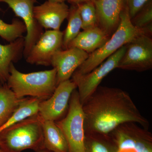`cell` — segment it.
I'll use <instances>...</instances> for the list:
<instances>
[{
  "label": "cell",
  "mask_w": 152,
  "mask_h": 152,
  "mask_svg": "<svg viewBox=\"0 0 152 152\" xmlns=\"http://www.w3.org/2000/svg\"><path fill=\"white\" fill-rule=\"evenodd\" d=\"M126 45L119 49L92 71L81 75H72V80L78 88L79 98L82 105L94 92L104 78L118 68L119 61L124 53Z\"/></svg>",
  "instance_id": "8992f818"
},
{
  "label": "cell",
  "mask_w": 152,
  "mask_h": 152,
  "mask_svg": "<svg viewBox=\"0 0 152 152\" xmlns=\"http://www.w3.org/2000/svg\"><path fill=\"white\" fill-rule=\"evenodd\" d=\"M39 114L32 116L0 132L1 152L36 151L43 148L42 121Z\"/></svg>",
  "instance_id": "7a4b0ae2"
},
{
  "label": "cell",
  "mask_w": 152,
  "mask_h": 152,
  "mask_svg": "<svg viewBox=\"0 0 152 152\" xmlns=\"http://www.w3.org/2000/svg\"><path fill=\"white\" fill-rule=\"evenodd\" d=\"M37 0H0L9 6L17 17L21 19L26 27V35L24 37L23 56L26 59L30 50L44 32L43 28L34 17V4Z\"/></svg>",
  "instance_id": "9c48e42d"
},
{
  "label": "cell",
  "mask_w": 152,
  "mask_h": 152,
  "mask_svg": "<svg viewBox=\"0 0 152 152\" xmlns=\"http://www.w3.org/2000/svg\"><path fill=\"white\" fill-rule=\"evenodd\" d=\"M24 46V37L19 38L8 45L0 44V83H7L11 64L22 58Z\"/></svg>",
  "instance_id": "5bb4252c"
},
{
  "label": "cell",
  "mask_w": 152,
  "mask_h": 152,
  "mask_svg": "<svg viewBox=\"0 0 152 152\" xmlns=\"http://www.w3.org/2000/svg\"><path fill=\"white\" fill-rule=\"evenodd\" d=\"M41 101L35 98H23L8 121L0 128V132L28 117L38 114L39 104Z\"/></svg>",
  "instance_id": "ac0fdd59"
},
{
  "label": "cell",
  "mask_w": 152,
  "mask_h": 152,
  "mask_svg": "<svg viewBox=\"0 0 152 152\" xmlns=\"http://www.w3.org/2000/svg\"><path fill=\"white\" fill-rule=\"evenodd\" d=\"M68 2L74 5H78L83 3L87 2L93 1L94 0H67Z\"/></svg>",
  "instance_id": "d4e9b609"
},
{
  "label": "cell",
  "mask_w": 152,
  "mask_h": 152,
  "mask_svg": "<svg viewBox=\"0 0 152 152\" xmlns=\"http://www.w3.org/2000/svg\"><path fill=\"white\" fill-rule=\"evenodd\" d=\"M77 6L81 20L82 29H88L98 26L97 17L94 1Z\"/></svg>",
  "instance_id": "7402d4cb"
},
{
  "label": "cell",
  "mask_w": 152,
  "mask_h": 152,
  "mask_svg": "<svg viewBox=\"0 0 152 152\" xmlns=\"http://www.w3.org/2000/svg\"><path fill=\"white\" fill-rule=\"evenodd\" d=\"M120 18L118 27L108 40L102 46L90 54L88 58L77 69L73 75H81L88 73L121 47L137 37L142 34L149 36L144 30L133 26L131 23L128 9L124 6Z\"/></svg>",
  "instance_id": "277c9868"
},
{
  "label": "cell",
  "mask_w": 152,
  "mask_h": 152,
  "mask_svg": "<svg viewBox=\"0 0 152 152\" xmlns=\"http://www.w3.org/2000/svg\"><path fill=\"white\" fill-rule=\"evenodd\" d=\"M109 137V134H86L85 152H118L115 142L112 144Z\"/></svg>",
  "instance_id": "d6986e66"
},
{
  "label": "cell",
  "mask_w": 152,
  "mask_h": 152,
  "mask_svg": "<svg viewBox=\"0 0 152 152\" xmlns=\"http://www.w3.org/2000/svg\"><path fill=\"white\" fill-rule=\"evenodd\" d=\"M6 83L19 99L32 97L44 101L52 96L58 86L56 69L23 73L12 64Z\"/></svg>",
  "instance_id": "3957f363"
},
{
  "label": "cell",
  "mask_w": 152,
  "mask_h": 152,
  "mask_svg": "<svg viewBox=\"0 0 152 152\" xmlns=\"http://www.w3.org/2000/svg\"><path fill=\"white\" fill-rule=\"evenodd\" d=\"M76 89V84L72 80L59 84L52 96L39 104L38 114L42 118L54 122L63 118L67 113L71 96Z\"/></svg>",
  "instance_id": "ba28073f"
},
{
  "label": "cell",
  "mask_w": 152,
  "mask_h": 152,
  "mask_svg": "<svg viewBox=\"0 0 152 152\" xmlns=\"http://www.w3.org/2000/svg\"><path fill=\"white\" fill-rule=\"evenodd\" d=\"M48 1L52 2L55 3H61L64 2L65 1H67V0H48Z\"/></svg>",
  "instance_id": "484cf974"
},
{
  "label": "cell",
  "mask_w": 152,
  "mask_h": 152,
  "mask_svg": "<svg viewBox=\"0 0 152 152\" xmlns=\"http://www.w3.org/2000/svg\"><path fill=\"white\" fill-rule=\"evenodd\" d=\"M26 31V25L22 20L14 18L12 23L8 24L0 19V37L9 43L24 37L23 34Z\"/></svg>",
  "instance_id": "44dd1931"
},
{
  "label": "cell",
  "mask_w": 152,
  "mask_h": 152,
  "mask_svg": "<svg viewBox=\"0 0 152 152\" xmlns=\"http://www.w3.org/2000/svg\"><path fill=\"white\" fill-rule=\"evenodd\" d=\"M98 26L111 37L120 24L123 0H94Z\"/></svg>",
  "instance_id": "4fadbf2b"
},
{
  "label": "cell",
  "mask_w": 152,
  "mask_h": 152,
  "mask_svg": "<svg viewBox=\"0 0 152 152\" xmlns=\"http://www.w3.org/2000/svg\"><path fill=\"white\" fill-rule=\"evenodd\" d=\"M68 24L63 32L62 50L68 48V45L80 33L82 29V21L77 6L72 5L69 8L67 17Z\"/></svg>",
  "instance_id": "ffe728a7"
},
{
  "label": "cell",
  "mask_w": 152,
  "mask_h": 152,
  "mask_svg": "<svg viewBox=\"0 0 152 152\" xmlns=\"http://www.w3.org/2000/svg\"><path fill=\"white\" fill-rule=\"evenodd\" d=\"M110 37L100 28L95 27L80 32L69 44L67 49L77 48L90 54L102 46Z\"/></svg>",
  "instance_id": "9a60e30c"
},
{
  "label": "cell",
  "mask_w": 152,
  "mask_h": 152,
  "mask_svg": "<svg viewBox=\"0 0 152 152\" xmlns=\"http://www.w3.org/2000/svg\"><path fill=\"white\" fill-rule=\"evenodd\" d=\"M43 148L50 152H69L64 134L53 121H43Z\"/></svg>",
  "instance_id": "2e32d148"
},
{
  "label": "cell",
  "mask_w": 152,
  "mask_h": 152,
  "mask_svg": "<svg viewBox=\"0 0 152 152\" xmlns=\"http://www.w3.org/2000/svg\"><path fill=\"white\" fill-rule=\"evenodd\" d=\"M126 45V50L118 65V69L143 72L152 68V37L142 34Z\"/></svg>",
  "instance_id": "52a82bcc"
},
{
  "label": "cell",
  "mask_w": 152,
  "mask_h": 152,
  "mask_svg": "<svg viewBox=\"0 0 152 152\" xmlns=\"http://www.w3.org/2000/svg\"><path fill=\"white\" fill-rule=\"evenodd\" d=\"M134 26L144 30L148 35L152 34V6L151 3L145 5L143 8L131 19Z\"/></svg>",
  "instance_id": "603a6c76"
},
{
  "label": "cell",
  "mask_w": 152,
  "mask_h": 152,
  "mask_svg": "<svg viewBox=\"0 0 152 152\" xmlns=\"http://www.w3.org/2000/svg\"><path fill=\"white\" fill-rule=\"evenodd\" d=\"M85 116L77 90L71 96L67 113L55 122L67 142L69 152H85Z\"/></svg>",
  "instance_id": "5b68a950"
},
{
  "label": "cell",
  "mask_w": 152,
  "mask_h": 152,
  "mask_svg": "<svg viewBox=\"0 0 152 152\" xmlns=\"http://www.w3.org/2000/svg\"><path fill=\"white\" fill-rule=\"evenodd\" d=\"M0 152H1V151H0Z\"/></svg>",
  "instance_id": "83f0119b"
},
{
  "label": "cell",
  "mask_w": 152,
  "mask_h": 152,
  "mask_svg": "<svg viewBox=\"0 0 152 152\" xmlns=\"http://www.w3.org/2000/svg\"><path fill=\"white\" fill-rule=\"evenodd\" d=\"M36 152H50L44 148L40 149L36 151Z\"/></svg>",
  "instance_id": "4316f807"
},
{
  "label": "cell",
  "mask_w": 152,
  "mask_h": 152,
  "mask_svg": "<svg viewBox=\"0 0 152 152\" xmlns=\"http://www.w3.org/2000/svg\"><path fill=\"white\" fill-rule=\"evenodd\" d=\"M23 99L17 97L6 83H0V128L8 121Z\"/></svg>",
  "instance_id": "e0dca14e"
},
{
  "label": "cell",
  "mask_w": 152,
  "mask_h": 152,
  "mask_svg": "<svg viewBox=\"0 0 152 152\" xmlns=\"http://www.w3.org/2000/svg\"><path fill=\"white\" fill-rule=\"evenodd\" d=\"M89 55L86 52L74 48L61 49L56 52L52 58L51 66L56 69L57 85L70 80Z\"/></svg>",
  "instance_id": "8fae6325"
},
{
  "label": "cell",
  "mask_w": 152,
  "mask_h": 152,
  "mask_svg": "<svg viewBox=\"0 0 152 152\" xmlns=\"http://www.w3.org/2000/svg\"><path fill=\"white\" fill-rule=\"evenodd\" d=\"M85 134L108 135L120 125L134 123L148 129L149 122L127 92L99 86L83 105Z\"/></svg>",
  "instance_id": "6da1fadb"
},
{
  "label": "cell",
  "mask_w": 152,
  "mask_h": 152,
  "mask_svg": "<svg viewBox=\"0 0 152 152\" xmlns=\"http://www.w3.org/2000/svg\"><path fill=\"white\" fill-rule=\"evenodd\" d=\"M63 34L60 30H46L31 49L26 58L27 62L36 65L51 66L53 55L62 49Z\"/></svg>",
  "instance_id": "30bf717a"
},
{
  "label": "cell",
  "mask_w": 152,
  "mask_h": 152,
  "mask_svg": "<svg viewBox=\"0 0 152 152\" xmlns=\"http://www.w3.org/2000/svg\"><path fill=\"white\" fill-rule=\"evenodd\" d=\"M150 0H123L124 6L128 9L130 18L140 12Z\"/></svg>",
  "instance_id": "cb8c5ba5"
},
{
  "label": "cell",
  "mask_w": 152,
  "mask_h": 152,
  "mask_svg": "<svg viewBox=\"0 0 152 152\" xmlns=\"http://www.w3.org/2000/svg\"><path fill=\"white\" fill-rule=\"evenodd\" d=\"M69 8L64 2H52L47 1L35 6L34 17L43 28L60 31L61 25L67 18Z\"/></svg>",
  "instance_id": "7c38bea8"
}]
</instances>
